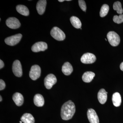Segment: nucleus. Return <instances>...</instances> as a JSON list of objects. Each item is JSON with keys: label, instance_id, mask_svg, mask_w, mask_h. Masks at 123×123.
Masks as SVG:
<instances>
[{"label": "nucleus", "instance_id": "nucleus-1", "mask_svg": "<svg viewBox=\"0 0 123 123\" xmlns=\"http://www.w3.org/2000/svg\"><path fill=\"white\" fill-rule=\"evenodd\" d=\"M76 111L74 103L71 100L66 102L61 107V115L62 119L68 120L72 118Z\"/></svg>", "mask_w": 123, "mask_h": 123}, {"label": "nucleus", "instance_id": "nucleus-2", "mask_svg": "<svg viewBox=\"0 0 123 123\" xmlns=\"http://www.w3.org/2000/svg\"><path fill=\"white\" fill-rule=\"evenodd\" d=\"M107 37L108 42L111 46L114 47L118 46L120 43V37L118 35L115 31H111L108 32Z\"/></svg>", "mask_w": 123, "mask_h": 123}, {"label": "nucleus", "instance_id": "nucleus-3", "mask_svg": "<svg viewBox=\"0 0 123 123\" xmlns=\"http://www.w3.org/2000/svg\"><path fill=\"white\" fill-rule=\"evenodd\" d=\"M50 34L54 39L58 41L63 40L66 37L63 31L57 27H55L52 29Z\"/></svg>", "mask_w": 123, "mask_h": 123}, {"label": "nucleus", "instance_id": "nucleus-4", "mask_svg": "<svg viewBox=\"0 0 123 123\" xmlns=\"http://www.w3.org/2000/svg\"><path fill=\"white\" fill-rule=\"evenodd\" d=\"M56 82V77L55 75L51 74H49L44 78V86L48 89H51Z\"/></svg>", "mask_w": 123, "mask_h": 123}, {"label": "nucleus", "instance_id": "nucleus-5", "mask_svg": "<svg viewBox=\"0 0 123 123\" xmlns=\"http://www.w3.org/2000/svg\"><path fill=\"white\" fill-rule=\"evenodd\" d=\"M41 72V68L40 66L37 65H35L31 66L29 76L32 80H36L40 77Z\"/></svg>", "mask_w": 123, "mask_h": 123}, {"label": "nucleus", "instance_id": "nucleus-6", "mask_svg": "<svg viewBox=\"0 0 123 123\" xmlns=\"http://www.w3.org/2000/svg\"><path fill=\"white\" fill-rule=\"evenodd\" d=\"M22 37L21 34H17L6 38L5 42L6 44L9 46H14L20 42Z\"/></svg>", "mask_w": 123, "mask_h": 123}, {"label": "nucleus", "instance_id": "nucleus-7", "mask_svg": "<svg viewBox=\"0 0 123 123\" xmlns=\"http://www.w3.org/2000/svg\"><path fill=\"white\" fill-rule=\"evenodd\" d=\"M13 72L16 76L21 77L22 75V69L21 64L18 60L15 61L12 66Z\"/></svg>", "mask_w": 123, "mask_h": 123}, {"label": "nucleus", "instance_id": "nucleus-8", "mask_svg": "<svg viewBox=\"0 0 123 123\" xmlns=\"http://www.w3.org/2000/svg\"><path fill=\"white\" fill-rule=\"evenodd\" d=\"M96 60V56L94 54L91 53H85L81 58V61L82 63L85 64L93 63Z\"/></svg>", "mask_w": 123, "mask_h": 123}, {"label": "nucleus", "instance_id": "nucleus-9", "mask_svg": "<svg viewBox=\"0 0 123 123\" xmlns=\"http://www.w3.org/2000/svg\"><path fill=\"white\" fill-rule=\"evenodd\" d=\"M6 24L9 28L13 29H17L21 26V23L19 20L14 17L8 18L6 21Z\"/></svg>", "mask_w": 123, "mask_h": 123}, {"label": "nucleus", "instance_id": "nucleus-10", "mask_svg": "<svg viewBox=\"0 0 123 123\" xmlns=\"http://www.w3.org/2000/svg\"><path fill=\"white\" fill-rule=\"evenodd\" d=\"M47 44L44 42H38L36 43L31 47V50L35 52L45 51L47 49Z\"/></svg>", "mask_w": 123, "mask_h": 123}, {"label": "nucleus", "instance_id": "nucleus-11", "mask_svg": "<svg viewBox=\"0 0 123 123\" xmlns=\"http://www.w3.org/2000/svg\"><path fill=\"white\" fill-rule=\"evenodd\" d=\"M89 121L90 123H99V120L97 113L93 109H88L87 113Z\"/></svg>", "mask_w": 123, "mask_h": 123}, {"label": "nucleus", "instance_id": "nucleus-12", "mask_svg": "<svg viewBox=\"0 0 123 123\" xmlns=\"http://www.w3.org/2000/svg\"><path fill=\"white\" fill-rule=\"evenodd\" d=\"M46 5L47 1L46 0H40L37 3L36 9L40 15H42L45 12Z\"/></svg>", "mask_w": 123, "mask_h": 123}, {"label": "nucleus", "instance_id": "nucleus-13", "mask_svg": "<svg viewBox=\"0 0 123 123\" xmlns=\"http://www.w3.org/2000/svg\"><path fill=\"white\" fill-rule=\"evenodd\" d=\"M12 99L15 104L18 106L22 105L24 102V98L21 94L16 92L14 94Z\"/></svg>", "mask_w": 123, "mask_h": 123}, {"label": "nucleus", "instance_id": "nucleus-14", "mask_svg": "<svg viewBox=\"0 0 123 123\" xmlns=\"http://www.w3.org/2000/svg\"><path fill=\"white\" fill-rule=\"evenodd\" d=\"M107 92H106L105 90L104 89H101L98 93V99L101 104H104L106 102L107 100Z\"/></svg>", "mask_w": 123, "mask_h": 123}, {"label": "nucleus", "instance_id": "nucleus-15", "mask_svg": "<svg viewBox=\"0 0 123 123\" xmlns=\"http://www.w3.org/2000/svg\"><path fill=\"white\" fill-rule=\"evenodd\" d=\"M62 72L66 76H68L71 74L73 72V68L71 64L68 62H66L64 63L62 67Z\"/></svg>", "mask_w": 123, "mask_h": 123}, {"label": "nucleus", "instance_id": "nucleus-16", "mask_svg": "<svg viewBox=\"0 0 123 123\" xmlns=\"http://www.w3.org/2000/svg\"><path fill=\"white\" fill-rule=\"evenodd\" d=\"M34 102L35 105L37 106H43L44 104V98L41 94H36L34 98Z\"/></svg>", "mask_w": 123, "mask_h": 123}, {"label": "nucleus", "instance_id": "nucleus-17", "mask_svg": "<svg viewBox=\"0 0 123 123\" xmlns=\"http://www.w3.org/2000/svg\"><path fill=\"white\" fill-rule=\"evenodd\" d=\"M95 76L94 73L92 72H87L84 73L82 76V79L84 82L89 83L92 81Z\"/></svg>", "mask_w": 123, "mask_h": 123}, {"label": "nucleus", "instance_id": "nucleus-18", "mask_svg": "<svg viewBox=\"0 0 123 123\" xmlns=\"http://www.w3.org/2000/svg\"><path fill=\"white\" fill-rule=\"evenodd\" d=\"M21 121L24 123H35V119L33 116L29 113H25L21 118Z\"/></svg>", "mask_w": 123, "mask_h": 123}, {"label": "nucleus", "instance_id": "nucleus-19", "mask_svg": "<svg viewBox=\"0 0 123 123\" xmlns=\"http://www.w3.org/2000/svg\"><path fill=\"white\" fill-rule=\"evenodd\" d=\"M113 105L116 107H119L121 105V98L119 93L116 92L113 94L112 98Z\"/></svg>", "mask_w": 123, "mask_h": 123}, {"label": "nucleus", "instance_id": "nucleus-20", "mask_svg": "<svg viewBox=\"0 0 123 123\" xmlns=\"http://www.w3.org/2000/svg\"><path fill=\"white\" fill-rule=\"evenodd\" d=\"M16 10L18 12L24 16H28L29 11L28 8L23 5H18L16 7Z\"/></svg>", "mask_w": 123, "mask_h": 123}, {"label": "nucleus", "instance_id": "nucleus-21", "mask_svg": "<svg viewBox=\"0 0 123 123\" xmlns=\"http://www.w3.org/2000/svg\"><path fill=\"white\" fill-rule=\"evenodd\" d=\"M70 21L73 26L77 29H80L81 23L78 18L75 16H72L70 18Z\"/></svg>", "mask_w": 123, "mask_h": 123}, {"label": "nucleus", "instance_id": "nucleus-22", "mask_svg": "<svg viewBox=\"0 0 123 123\" xmlns=\"http://www.w3.org/2000/svg\"><path fill=\"white\" fill-rule=\"evenodd\" d=\"M113 8L115 10L117 11V13L122 14L123 13V10L122 8L121 2L119 1L115 2L113 4Z\"/></svg>", "mask_w": 123, "mask_h": 123}, {"label": "nucleus", "instance_id": "nucleus-23", "mask_svg": "<svg viewBox=\"0 0 123 123\" xmlns=\"http://www.w3.org/2000/svg\"><path fill=\"white\" fill-rule=\"evenodd\" d=\"M109 11V7L107 4H104L101 7L100 10V16L101 17L103 18L107 15Z\"/></svg>", "mask_w": 123, "mask_h": 123}, {"label": "nucleus", "instance_id": "nucleus-24", "mask_svg": "<svg viewBox=\"0 0 123 123\" xmlns=\"http://www.w3.org/2000/svg\"><path fill=\"white\" fill-rule=\"evenodd\" d=\"M114 22L117 24H120L123 22V14H120L119 16L115 15L113 18Z\"/></svg>", "mask_w": 123, "mask_h": 123}, {"label": "nucleus", "instance_id": "nucleus-25", "mask_svg": "<svg viewBox=\"0 0 123 123\" xmlns=\"http://www.w3.org/2000/svg\"><path fill=\"white\" fill-rule=\"evenodd\" d=\"M78 3L79 7L82 10L86 12V6L85 1L83 0H78Z\"/></svg>", "mask_w": 123, "mask_h": 123}, {"label": "nucleus", "instance_id": "nucleus-26", "mask_svg": "<svg viewBox=\"0 0 123 123\" xmlns=\"http://www.w3.org/2000/svg\"><path fill=\"white\" fill-rule=\"evenodd\" d=\"M6 84L5 82L2 79L0 80V90H3L5 88Z\"/></svg>", "mask_w": 123, "mask_h": 123}, {"label": "nucleus", "instance_id": "nucleus-27", "mask_svg": "<svg viewBox=\"0 0 123 123\" xmlns=\"http://www.w3.org/2000/svg\"><path fill=\"white\" fill-rule=\"evenodd\" d=\"M4 66V62L1 60H0V69H1Z\"/></svg>", "mask_w": 123, "mask_h": 123}, {"label": "nucleus", "instance_id": "nucleus-28", "mask_svg": "<svg viewBox=\"0 0 123 123\" xmlns=\"http://www.w3.org/2000/svg\"><path fill=\"white\" fill-rule=\"evenodd\" d=\"M120 68L122 71H123V62H122L120 64Z\"/></svg>", "mask_w": 123, "mask_h": 123}, {"label": "nucleus", "instance_id": "nucleus-29", "mask_svg": "<svg viewBox=\"0 0 123 123\" xmlns=\"http://www.w3.org/2000/svg\"><path fill=\"white\" fill-rule=\"evenodd\" d=\"M59 1L60 2H63V1H64V0H59Z\"/></svg>", "mask_w": 123, "mask_h": 123}, {"label": "nucleus", "instance_id": "nucleus-30", "mask_svg": "<svg viewBox=\"0 0 123 123\" xmlns=\"http://www.w3.org/2000/svg\"><path fill=\"white\" fill-rule=\"evenodd\" d=\"M0 102H1V101H2V97H1V96H0Z\"/></svg>", "mask_w": 123, "mask_h": 123}, {"label": "nucleus", "instance_id": "nucleus-31", "mask_svg": "<svg viewBox=\"0 0 123 123\" xmlns=\"http://www.w3.org/2000/svg\"><path fill=\"white\" fill-rule=\"evenodd\" d=\"M66 1H70L71 0H66Z\"/></svg>", "mask_w": 123, "mask_h": 123}, {"label": "nucleus", "instance_id": "nucleus-32", "mask_svg": "<svg viewBox=\"0 0 123 123\" xmlns=\"http://www.w3.org/2000/svg\"><path fill=\"white\" fill-rule=\"evenodd\" d=\"M22 121H20V123H22Z\"/></svg>", "mask_w": 123, "mask_h": 123}]
</instances>
